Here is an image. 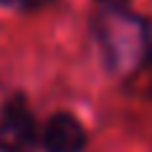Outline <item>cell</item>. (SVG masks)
Listing matches in <instances>:
<instances>
[{
	"instance_id": "obj_2",
	"label": "cell",
	"mask_w": 152,
	"mask_h": 152,
	"mask_svg": "<svg viewBox=\"0 0 152 152\" xmlns=\"http://www.w3.org/2000/svg\"><path fill=\"white\" fill-rule=\"evenodd\" d=\"M35 142L32 112L21 96H13L0 107V152H27Z\"/></svg>"
},
{
	"instance_id": "obj_1",
	"label": "cell",
	"mask_w": 152,
	"mask_h": 152,
	"mask_svg": "<svg viewBox=\"0 0 152 152\" xmlns=\"http://www.w3.org/2000/svg\"><path fill=\"white\" fill-rule=\"evenodd\" d=\"M91 32L112 75L134 80L142 72L152 45V21L142 19L128 0H96Z\"/></svg>"
},
{
	"instance_id": "obj_4",
	"label": "cell",
	"mask_w": 152,
	"mask_h": 152,
	"mask_svg": "<svg viewBox=\"0 0 152 152\" xmlns=\"http://www.w3.org/2000/svg\"><path fill=\"white\" fill-rule=\"evenodd\" d=\"M139 80V91H144V94H150L152 96V45H150V56H147V64L142 67V72L134 77V83Z\"/></svg>"
},
{
	"instance_id": "obj_5",
	"label": "cell",
	"mask_w": 152,
	"mask_h": 152,
	"mask_svg": "<svg viewBox=\"0 0 152 152\" xmlns=\"http://www.w3.org/2000/svg\"><path fill=\"white\" fill-rule=\"evenodd\" d=\"M0 3H5V5H13V0H0Z\"/></svg>"
},
{
	"instance_id": "obj_3",
	"label": "cell",
	"mask_w": 152,
	"mask_h": 152,
	"mask_svg": "<svg viewBox=\"0 0 152 152\" xmlns=\"http://www.w3.org/2000/svg\"><path fill=\"white\" fill-rule=\"evenodd\" d=\"M43 150L45 152H83L86 150V128L69 112H56L48 118L43 128Z\"/></svg>"
}]
</instances>
